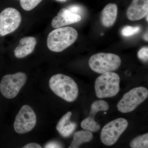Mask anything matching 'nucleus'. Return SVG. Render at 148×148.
<instances>
[{
    "instance_id": "nucleus-1",
    "label": "nucleus",
    "mask_w": 148,
    "mask_h": 148,
    "mask_svg": "<svg viewBox=\"0 0 148 148\" xmlns=\"http://www.w3.org/2000/svg\"><path fill=\"white\" fill-rule=\"evenodd\" d=\"M49 86L56 95L67 102H73L78 96L77 84L66 75L58 74L52 76L49 79Z\"/></svg>"
},
{
    "instance_id": "nucleus-2",
    "label": "nucleus",
    "mask_w": 148,
    "mask_h": 148,
    "mask_svg": "<svg viewBox=\"0 0 148 148\" xmlns=\"http://www.w3.org/2000/svg\"><path fill=\"white\" fill-rule=\"evenodd\" d=\"M77 32L71 27L54 29L48 36L47 45L49 50L60 52L72 45L78 38Z\"/></svg>"
},
{
    "instance_id": "nucleus-3",
    "label": "nucleus",
    "mask_w": 148,
    "mask_h": 148,
    "mask_svg": "<svg viewBox=\"0 0 148 148\" xmlns=\"http://www.w3.org/2000/svg\"><path fill=\"white\" fill-rule=\"evenodd\" d=\"M120 78L117 74L108 72L98 77L95 83L96 96L99 98L115 96L120 90Z\"/></svg>"
},
{
    "instance_id": "nucleus-4",
    "label": "nucleus",
    "mask_w": 148,
    "mask_h": 148,
    "mask_svg": "<svg viewBox=\"0 0 148 148\" xmlns=\"http://www.w3.org/2000/svg\"><path fill=\"white\" fill-rule=\"evenodd\" d=\"M121 63V59L118 55L109 53H96L90 57L88 61L90 69L101 74L116 71Z\"/></svg>"
},
{
    "instance_id": "nucleus-5",
    "label": "nucleus",
    "mask_w": 148,
    "mask_h": 148,
    "mask_svg": "<svg viewBox=\"0 0 148 148\" xmlns=\"http://www.w3.org/2000/svg\"><path fill=\"white\" fill-rule=\"evenodd\" d=\"M148 90L140 86L132 88L123 96L117 105L118 110L123 113L130 112L148 98Z\"/></svg>"
},
{
    "instance_id": "nucleus-6",
    "label": "nucleus",
    "mask_w": 148,
    "mask_h": 148,
    "mask_svg": "<svg viewBox=\"0 0 148 148\" xmlns=\"http://www.w3.org/2000/svg\"><path fill=\"white\" fill-rule=\"evenodd\" d=\"M27 80V75L22 72L5 75L0 83V91L5 98L12 99L17 96Z\"/></svg>"
},
{
    "instance_id": "nucleus-7",
    "label": "nucleus",
    "mask_w": 148,
    "mask_h": 148,
    "mask_svg": "<svg viewBox=\"0 0 148 148\" xmlns=\"http://www.w3.org/2000/svg\"><path fill=\"white\" fill-rule=\"evenodd\" d=\"M128 122L122 118L116 119L106 124L101 130V140L106 146H112L115 144L121 135L127 129Z\"/></svg>"
},
{
    "instance_id": "nucleus-8",
    "label": "nucleus",
    "mask_w": 148,
    "mask_h": 148,
    "mask_svg": "<svg viewBox=\"0 0 148 148\" xmlns=\"http://www.w3.org/2000/svg\"><path fill=\"white\" fill-rule=\"evenodd\" d=\"M36 122V115L34 111L30 106L24 105L16 115L14 127L17 133L24 134L33 130Z\"/></svg>"
},
{
    "instance_id": "nucleus-9",
    "label": "nucleus",
    "mask_w": 148,
    "mask_h": 148,
    "mask_svg": "<svg viewBox=\"0 0 148 148\" xmlns=\"http://www.w3.org/2000/svg\"><path fill=\"white\" fill-rule=\"evenodd\" d=\"M21 14L12 8L5 9L0 13V35L5 36L14 32L20 26Z\"/></svg>"
},
{
    "instance_id": "nucleus-10",
    "label": "nucleus",
    "mask_w": 148,
    "mask_h": 148,
    "mask_svg": "<svg viewBox=\"0 0 148 148\" xmlns=\"http://www.w3.org/2000/svg\"><path fill=\"white\" fill-rule=\"evenodd\" d=\"M108 104L103 100H98L92 103L90 107L89 116L83 120L81 123V126L85 130L91 132H95L100 129V125L94 119L96 114L99 111H106L109 110Z\"/></svg>"
},
{
    "instance_id": "nucleus-11",
    "label": "nucleus",
    "mask_w": 148,
    "mask_h": 148,
    "mask_svg": "<svg viewBox=\"0 0 148 148\" xmlns=\"http://www.w3.org/2000/svg\"><path fill=\"white\" fill-rule=\"evenodd\" d=\"M148 14V0H132L126 11L129 20L138 21L145 17Z\"/></svg>"
},
{
    "instance_id": "nucleus-12",
    "label": "nucleus",
    "mask_w": 148,
    "mask_h": 148,
    "mask_svg": "<svg viewBox=\"0 0 148 148\" xmlns=\"http://www.w3.org/2000/svg\"><path fill=\"white\" fill-rule=\"evenodd\" d=\"M81 19L80 15L72 13L67 9L62 8L52 19L51 26L54 29H58L77 23Z\"/></svg>"
},
{
    "instance_id": "nucleus-13",
    "label": "nucleus",
    "mask_w": 148,
    "mask_h": 148,
    "mask_svg": "<svg viewBox=\"0 0 148 148\" xmlns=\"http://www.w3.org/2000/svg\"><path fill=\"white\" fill-rule=\"evenodd\" d=\"M37 40L34 37H24L20 40L19 44L14 50V56L17 58H23L31 54L34 50Z\"/></svg>"
},
{
    "instance_id": "nucleus-14",
    "label": "nucleus",
    "mask_w": 148,
    "mask_h": 148,
    "mask_svg": "<svg viewBox=\"0 0 148 148\" xmlns=\"http://www.w3.org/2000/svg\"><path fill=\"white\" fill-rule=\"evenodd\" d=\"M72 112H69L64 114L58 122L56 128L60 135L64 138H68L75 131L76 123L70 121Z\"/></svg>"
},
{
    "instance_id": "nucleus-15",
    "label": "nucleus",
    "mask_w": 148,
    "mask_h": 148,
    "mask_svg": "<svg viewBox=\"0 0 148 148\" xmlns=\"http://www.w3.org/2000/svg\"><path fill=\"white\" fill-rule=\"evenodd\" d=\"M117 13V6L116 4L107 5L101 14V22L103 26L106 28L112 27L116 21Z\"/></svg>"
},
{
    "instance_id": "nucleus-16",
    "label": "nucleus",
    "mask_w": 148,
    "mask_h": 148,
    "mask_svg": "<svg viewBox=\"0 0 148 148\" xmlns=\"http://www.w3.org/2000/svg\"><path fill=\"white\" fill-rule=\"evenodd\" d=\"M93 138L92 132L87 130H79L75 132L73 139L69 148H79L83 143L90 142Z\"/></svg>"
},
{
    "instance_id": "nucleus-17",
    "label": "nucleus",
    "mask_w": 148,
    "mask_h": 148,
    "mask_svg": "<svg viewBox=\"0 0 148 148\" xmlns=\"http://www.w3.org/2000/svg\"><path fill=\"white\" fill-rule=\"evenodd\" d=\"M130 145L131 148H148V133L134 138L130 142Z\"/></svg>"
},
{
    "instance_id": "nucleus-18",
    "label": "nucleus",
    "mask_w": 148,
    "mask_h": 148,
    "mask_svg": "<svg viewBox=\"0 0 148 148\" xmlns=\"http://www.w3.org/2000/svg\"><path fill=\"white\" fill-rule=\"evenodd\" d=\"M42 0H20V5L25 10H32L34 9Z\"/></svg>"
},
{
    "instance_id": "nucleus-19",
    "label": "nucleus",
    "mask_w": 148,
    "mask_h": 148,
    "mask_svg": "<svg viewBox=\"0 0 148 148\" xmlns=\"http://www.w3.org/2000/svg\"><path fill=\"white\" fill-rule=\"evenodd\" d=\"M140 27H132L127 26L124 27L121 30V34L124 37H129L138 34L140 32Z\"/></svg>"
},
{
    "instance_id": "nucleus-20",
    "label": "nucleus",
    "mask_w": 148,
    "mask_h": 148,
    "mask_svg": "<svg viewBox=\"0 0 148 148\" xmlns=\"http://www.w3.org/2000/svg\"><path fill=\"white\" fill-rule=\"evenodd\" d=\"M138 56L140 60L145 62L147 61L148 60V47H145L141 48L138 51Z\"/></svg>"
},
{
    "instance_id": "nucleus-21",
    "label": "nucleus",
    "mask_w": 148,
    "mask_h": 148,
    "mask_svg": "<svg viewBox=\"0 0 148 148\" xmlns=\"http://www.w3.org/2000/svg\"><path fill=\"white\" fill-rule=\"evenodd\" d=\"M67 9L69 10L72 13L78 14V15H79L82 12V9L81 7L79 6L76 5L71 6Z\"/></svg>"
},
{
    "instance_id": "nucleus-22",
    "label": "nucleus",
    "mask_w": 148,
    "mask_h": 148,
    "mask_svg": "<svg viewBox=\"0 0 148 148\" xmlns=\"http://www.w3.org/2000/svg\"><path fill=\"white\" fill-rule=\"evenodd\" d=\"M45 148H62L59 143L56 142H51L48 143L46 145Z\"/></svg>"
},
{
    "instance_id": "nucleus-23",
    "label": "nucleus",
    "mask_w": 148,
    "mask_h": 148,
    "mask_svg": "<svg viewBox=\"0 0 148 148\" xmlns=\"http://www.w3.org/2000/svg\"><path fill=\"white\" fill-rule=\"evenodd\" d=\"M21 148H42L39 144L36 143H30Z\"/></svg>"
},
{
    "instance_id": "nucleus-24",
    "label": "nucleus",
    "mask_w": 148,
    "mask_h": 148,
    "mask_svg": "<svg viewBox=\"0 0 148 148\" xmlns=\"http://www.w3.org/2000/svg\"><path fill=\"white\" fill-rule=\"evenodd\" d=\"M144 40H145L147 41H148V33H146L144 36Z\"/></svg>"
},
{
    "instance_id": "nucleus-25",
    "label": "nucleus",
    "mask_w": 148,
    "mask_h": 148,
    "mask_svg": "<svg viewBox=\"0 0 148 148\" xmlns=\"http://www.w3.org/2000/svg\"><path fill=\"white\" fill-rule=\"evenodd\" d=\"M56 1H58L64 2L66 1V0H56Z\"/></svg>"
},
{
    "instance_id": "nucleus-26",
    "label": "nucleus",
    "mask_w": 148,
    "mask_h": 148,
    "mask_svg": "<svg viewBox=\"0 0 148 148\" xmlns=\"http://www.w3.org/2000/svg\"><path fill=\"white\" fill-rule=\"evenodd\" d=\"M148 14H147V15L145 16L146 17V20H147V21H148Z\"/></svg>"
},
{
    "instance_id": "nucleus-27",
    "label": "nucleus",
    "mask_w": 148,
    "mask_h": 148,
    "mask_svg": "<svg viewBox=\"0 0 148 148\" xmlns=\"http://www.w3.org/2000/svg\"><path fill=\"white\" fill-rule=\"evenodd\" d=\"M104 114H107V112H104Z\"/></svg>"
}]
</instances>
